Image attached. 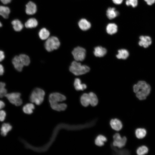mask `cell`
<instances>
[{
    "label": "cell",
    "instance_id": "23",
    "mask_svg": "<svg viewBox=\"0 0 155 155\" xmlns=\"http://www.w3.org/2000/svg\"><path fill=\"white\" fill-rule=\"evenodd\" d=\"M35 108L34 104L29 103L24 105L22 108V110L24 113L28 114H30L32 113L33 110Z\"/></svg>",
    "mask_w": 155,
    "mask_h": 155
},
{
    "label": "cell",
    "instance_id": "37",
    "mask_svg": "<svg viewBox=\"0 0 155 155\" xmlns=\"http://www.w3.org/2000/svg\"><path fill=\"white\" fill-rule=\"evenodd\" d=\"M4 72V69L3 66L0 64V75L3 74Z\"/></svg>",
    "mask_w": 155,
    "mask_h": 155
},
{
    "label": "cell",
    "instance_id": "24",
    "mask_svg": "<svg viewBox=\"0 0 155 155\" xmlns=\"http://www.w3.org/2000/svg\"><path fill=\"white\" fill-rule=\"evenodd\" d=\"M146 133V130L143 128H137L136 129L135 132L136 137L139 139H141L145 137Z\"/></svg>",
    "mask_w": 155,
    "mask_h": 155
},
{
    "label": "cell",
    "instance_id": "4",
    "mask_svg": "<svg viewBox=\"0 0 155 155\" xmlns=\"http://www.w3.org/2000/svg\"><path fill=\"white\" fill-rule=\"evenodd\" d=\"M45 94V92L42 89L39 88H35L30 96V100L37 105H40L44 100Z\"/></svg>",
    "mask_w": 155,
    "mask_h": 155
},
{
    "label": "cell",
    "instance_id": "17",
    "mask_svg": "<svg viewBox=\"0 0 155 155\" xmlns=\"http://www.w3.org/2000/svg\"><path fill=\"white\" fill-rule=\"evenodd\" d=\"M12 129V127L10 124L7 123H3L1 129V135L3 136H6Z\"/></svg>",
    "mask_w": 155,
    "mask_h": 155
},
{
    "label": "cell",
    "instance_id": "27",
    "mask_svg": "<svg viewBox=\"0 0 155 155\" xmlns=\"http://www.w3.org/2000/svg\"><path fill=\"white\" fill-rule=\"evenodd\" d=\"M38 35L40 38L41 40H44L49 38L50 32L46 28H42L40 31Z\"/></svg>",
    "mask_w": 155,
    "mask_h": 155
},
{
    "label": "cell",
    "instance_id": "16",
    "mask_svg": "<svg viewBox=\"0 0 155 155\" xmlns=\"http://www.w3.org/2000/svg\"><path fill=\"white\" fill-rule=\"evenodd\" d=\"M118 30L117 25L114 23H110L106 27V31L108 34L112 35L116 33Z\"/></svg>",
    "mask_w": 155,
    "mask_h": 155
},
{
    "label": "cell",
    "instance_id": "29",
    "mask_svg": "<svg viewBox=\"0 0 155 155\" xmlns=\"http://www.w3.org/2000/svg\"><path fill=\"white\" fill-rule=\"evenodd\" d=\"M24 66H28L30 63L29 57L25 54H21L19 56Z\"/></svg>",
    "mask_w": 155,
    "mask_h": 155
},
{
    "label": "cell",
    "instance_id": "19",
    "mask_svg": "<svg viewBox=\"0 0 155 155\" xmlns=\"http://www.w3.org/2000/svg\"><path fill=\"white\" fill-rule=\"evenodd\" d=\"M129 55V52L127 50L122 49L118 50V53L116 55V57L118 59H126Z\"/></svg>",
    "mask_w": 155,
    "mask_h": 155
},
{
    "label": "cell",
    "instance_id": "34",
    "mask_svg": "<svg viewBox=\"0 0 155 155\" xmlns=\"http://www.w3.org/2000/svg\"><path fill=\"white\" fill-rule=\"evenodd\" d=\"M5 56L4 52L0 50V62L2 61L4 59Z\"/></svg>",
    "mask_w": 155,
    "mask_h": 155
},
{
    "label": "cell",
    "instance_id": "40",
    "mask_svg": "<svg viewBox=\"0 0 155 155\" xmlns=\"http://www.w3.org/2000/svg\"><path fill=\"white\" fill-rule=\"evenodd\" d=\"M2 24L1 22H0V27H2Z\"/></svg>",
    "mask_w": 155,
    "mask_h": 155
},
{
    "label": "cell",
    "instance_id": "11",
    "mask_svg": "<svg viewBox=\"0 0 155 155\" xmlns=\"http://www.w3.org/2000/svg\"><path fill=\"white\" fill-rule=\"evenodd\" d=\"M37 11L36 4L32 1L29 2L26 5V12L28 15H32L35 13Z\"/></svg>",
    "mask_w": 155,
    "mask_h": 155
},
{
    "label": "cell",
    "instance_id": "8",
    "mask_svg": "<svg viewBox=\"0 0 155 155\" xmlns=\"http://www.w3.org/2000/svg\"><path fill=\"white\" fill-rule=\"evenodd\" d=\"M114 141L113 145L114 146H116L121 148L124 147L127 141V138L124 136L121 137L120 135L118 133L115 134L113 136Z\"/></svg>",
    "mask_w": 155,
    "mask_h": 155
},
{
    "label": "cell",
    "instance_id": "30",
    "mask_svg": "<svg viewBox=\"0 0 155 155\" xmlns=\"http://www.w3.org/2000/svg\"><path fill=\"white\" fill-rule=\"evenodd\" d=\"M148 149L145 146H142L138 147L136 150V153L138 155H144L148 153Z\"/></svg>",
    "mask_w": 155,
    "mask_h": 155
},
{
    "label": "cell",
    "instance_id": "14",
    "mask_svg": "<svg viewBox=\"0 0 155 155\" xmlns=\"http://www.w3.org/2000/svg\"><path fill=\"white\" fill-rule=\"evenodd\" d=\"M119 12L114 7H109L106 11V15L107 17L110 20L115 18L119 15Z\"/></svg>",
    "mask_w": 155,
    "mask_h": 155
},
{
    "label": "cell",
    "instance_id": "10",
    "mask_svg": "<svg viewBox=\"0 0 155 155\" xmlns=\"http://www.w3.org/2000/svg\"><path fill=\"white\" fill-rule=\"evenodd\" d=\"M12 63L15 69L18 71H21L24 66L19 56H16L13 59Z\"/></svg>",
    "mask_w": 155,
    "mask_h": 155
},
{
    "label": "cell",
    "instance_id": "2",
    "mask_svg": "<svg viewBox=\"0 0 155 155\" xmlns=\"http://www.w3.org/2000/svg\"><path fill=\"white\" fill-rule=\"evenodd\" d=\"M49 99L51 107L55 110L58 111H63L67 107V105L65 103H59L66 99V97L60 93L54 92L51 94Z\"/></svg>",
    "mask_w": 155,
    "mask_h": 155
},
{
    "label": "cell",
    "instance_id": "15",
    "mask_svg": "<svg viewBox=\"0 0 155 155\" xmlns=\"http://www.w3.org/2000/svg\"><path fill=\"white\" fill-rule=\"evenodd\" d=\"M107 53L106 49L101 46H98L94 48V53L97 57H102L104 56Z\"/></svg>",
    "mask_w": 155,
    "mask_h": 155
},
{
    "label": "cell",
    "instance_id": "13",
    "mask_svg": "<svg viewBox=\"0 0 155 155\" xmlns=\"http://www.w3.org/2000/svg\"><path fill=\"white\" fill-rule=\"evenodd\" d=\"M110 125L113 129L117 131L120 130L123 127L121 121L117 119H111L110 122Z\"/></svg>",
    "mask_w": 155,
    "mask_h": 155
},
{
    "label": "cell",
    "instance_id": "6",
    "mask_svg": "<svg viewBox=\"0 0 155 155\" xmlns=\"http://www.w3.org/2000/svg\"><path fill=\"white\" fill-rule=\"evenodd\" d=\"M21 94L19 92H13L7 93L5 96L9 102L16 106L21 105L22 103V100L20 98Z\"/></svg>",
    "mask_w": 155,
    "mask_h": 155
},
{
    "label": "cell",
    "instance_id": "18",
    "mask_svg": "<svg viewBox=\"0 0 155 155\" xmlns=\"http://www.w3.org/2000/svg\"><path fill=\"white\" fill-rule=\"evenodd\" d=\"M74 86L75 89L77 90H83L87 88L86 84L81 83L80 79L78 78L75 79L74 83Z\"/></svg>",
    "mask_w": 155,
    "mask_h": 155
},
{
    "label": "cell",
    "instance_id": "39",
    "mask_svg": "<svg viewBox=\"0 0 155 155\" xmlns=\"http://www.w3.org/2000/svg\"><path fill=\"white\" fill-rule=\"evenodd\" d=\"M5 104L2 101L0 100V110L3 108L5 106Z\"/></svg>",
    "mask_w": 155,
    "mask_h": 155
},
{
    "label": "cell",
    "instance_id": "26",
    "mask_svg": "<svg viewBox=\"0 0 155 155\" xmlns=\"http://www.w3.org/2000/svg\"><path fill=\"white\" fill-rule=\"evenodd\" d=\"M37 20L34 18L28 19L25 23V26L28 28H32L36 27L38 25Z\"/></svg>",
    "mask_w": 155,
    "mask_h": 155
},
{
    "label": "cell",
    "instance_id": "5",
    "mask_svg": "<svg viewBox=\"0 0 155 155\" xmlns=\"http://www.w3.org/2000/svg\"><path fill=\"white\" fill-rule=\"evenodd\" d=\"M60 45V42L58 38L53 36L47 39L44 44V47L47 51L51 52L57 49Z\"/></svg>",
    "mask_w": 155,
    "mask_h": 155
},
{
    "label": "cell",
    "instance_id": "25",
    "mask_svg": "<svg viewBox=\"0 0 155 155\" xmlns=\"http://www.w3.org/2000/svg\"><path fill=\"white\" fill-rule=\"evenodd\" d=\"M107 140V139L105 136L100 135L96 137L95 141V143L97 146H101L104 145V142Z\"/></svg>",
    "mask_w": 155,
    "mask_h": 155
},
{
    "label": "cell",
    "instance_id": "22",
    "mask_svg": "<svg viewBox=\"0 0 155 155\" xmlns=\"http://www.w3.org/2000/svg\"><path fill=\"white\" fill-rule=\"evenodd\" d=\"M80 102L84 106L87 107L90 104L89 94L85 93L83 94L80 97Z\"/></svg>",
    "mask_w": 155,
    "mask_h": 155
},
{
    "label": "cell",
    "instance_id": "21",
    "mask_svg": "<svg viewBox=\"0 0 155 155\" xmlns=\"http://www.w3.org/2000/svg\"><path fill=\"white\" fill-rule=\"evenodd\" d=\"M13 28L16 31H21L23 27V25L21 22L18 19H15L11 22Z\"/></svg>",
    "mask_w": 155,
    "mask_h": 155
},
{
    "label": "cell",
    "instance_id": "32",
    "mask_svg": "<svg viewBox=\"0 0 155 155\" xmlns=\"http://www.w3.org/2000/svg\"><path fill=\"white\" fill-rule=\"evenodd\" d=\"M127 5L131 6L133 7H136L138 4L137 0H127L125 2Z\"/></svg>",
    "mask_w": 155,
    "mask_h": 155
},
{
    "label": "cell",
    "instance_id": "36",
    "mask_svg": "<svg viewBox=\"0 0 155 155\" xmlns=\"http://www.w3.org/2000/svg\"><path fill=\"white\" fill-rule=\"evenodd\" d=\"M149 5H151L155 2V0H144Z\"/></svg>",
    "mask_w": 155,
    "mask_h": 155
},
{
    "label": "cell",
    "instance_id": "33",
    "mask_svg": "<svg viewBox=\"0 0 155 155\" xmlns=\"http://www.w3.org/2000/svg\"><path fill=\"white\" fill-rule=\"evenodd\" d=\"M6 113L3 110H0V121H3L5 119Z\"/></svg>",
    "mask_w": 155,
    "mask_h": 155
},
{
    "label": "cell",
    "instance_id": "1",
    "mask_svg": "<svg viewBox=\"0 0 155 155\" xmlns=\"http://www.w3.org/2000/svg\"><path fill=\"white\" fill-rule=\"evenodd\" d=\"M133 92L137 98L140 100L146 99L150 93L151 86L144 80H140L133 87Z\"/></svg>",
    "mask_w": 155,
    "mask_h": 155
},
{
    "label": "cell",
    "instance_id": "20",
    "mask_svg": "<svg viewBox=\"0 0 155 155\" xmlns=\"http://www.w3.org/2000/svg\"><path fill=\"white\" fill-rule=\"evenodd\" d=\"M10 10L7 7L0 6V15L5 19H7L10 13Z\"/></svg>",
    "mask_w": 155,
    "mask_h": 155
},
{
    "label": "cell",
    "instance_id": "38",
    "mask_svg": "<svg viewBox=\"0 0 155 155\" xmlns=\"http://www.w3.org/2000/svg\"><path fill=\"white\" fill-rule=\"evenodd\" d=\"M1 2L4 4H7L9 3L12 0H0Z\"/></svg>",
    "mask_w": 155,
    "mask_h": 155
},
{
    "label": "cell",
    "instance_id": "3",
    "mask_svg": "<svg viewBox=\"0 0 155 155\" xmlns=\"http://www.w3.org/2000/svg\"><path fill=\"white\" fill-rule=\"evenodd\" d=\"M90 68L87 66L82 65L75 61L72 62L69 67V70L76 75L84 74L89 72Z\"/></svg>",
    "mask_w": 155,
    "mask_h": 155
},
{
    "label": "cell",
    "instance_id": "7",
    "mask_svg": "<svg viewBox=\"0 0 155 155\" xmlns=\"http://www.w3.org/2000/svg\"><path fill=\"white\" fill-rule=\"evenodd\" d=\"M72 53L76 61H82L85 58L86 51L82 47L78 46L74 49Z\"/></svg>",
    "mask_w": 155,
    "mask_h": 155
},
{
    "label": "cell",
    "instance_id": "31",
    "mask_svg": "<svg viewBox=\"0 0 155 155\" xmlns=\"http://www.w3.org/2000/svg\"><path fill=\"white\" fill-rule=\"evenodd\" d=\"M5 84L2 82H0V98L5 96L7 94V90L5 88Z\"/></svg>",
    "mask_w": 155,
    "mask_h": 155
},
{
    "label": "cell",
    "instance_id": "12",
    "mask_svg": "<svg viewBox=\"0 0 155 155\" xmlns=\"http://www.w3.org/2000/svg\"><path fill=\"white\" fill-rule=\"evenodd\" d=\"M80 28L83 31H86L91 27L90 23L86 19L82 18L80 20L78 23Z\"/></svg>",
    "mask_w": 155,
    "mask_h": 155
},
{
    "label": "cell",
    "instance_id": "9",
    "mask_svg": "<svg viewBox=\"0 0 155 155\" xmlns=\"http://www.w3.org/2000/svg\"><path fill=\"white\" fill-rule=\"evenodd\" d=\"M139 46L144 48H147L150 46L152 42L151 38L147 36H141L139 37Z\"/></svg>",
    "mask_w": 155,
    "mask_h": 155
},
{
    "label": "cell",
    "instance_id": "35",
    "mask_svg": "<svg viewBox=\"0 0 155 155\" xmlns=\"http://www.w3.org/2000/svg\"><path fill=\"white\" fill-rule=\"evenodd\" d=\"M113 2L115 4L119 5L123 2V0H112Z\"/></svg>",
    "mask_w": 155,
    "mask_h": 155
},
{
    "label": "cell",
    "instance_id": "28",
    "mask_svg": "<svg viewBox=\"0 0 155 155\" xmlns=\"http://www.w3.org/2000/svg\"><path fill=\"white\" fill-rule=\"evenodd\" d=\"M90 98V104L92 106L96 105L98 102V98L96 95L92 92L88 93Z\"/></svg>",
    "mask_w": 155,
    "mask_h": 155
}]
</instances>
